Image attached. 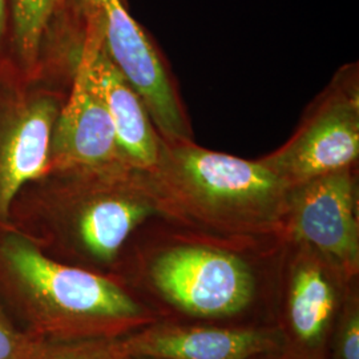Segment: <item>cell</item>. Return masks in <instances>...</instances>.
<instances>
[{
  "mask_svg": "<svg viewBox=\"0 0 359 359\" xmlns=\"http://www.w3.org/2000/svg\"><path fill=\"white\" fill-rule=\"evenodd\" d=\"M128 168L50 169L16 193L6 226L53 259L104 273L152 212L127 188Z\"/></svg>",
  "mask_w": 359,
  "mask_h": 359,
  "instance_id": "6da1fadb",
  "label": "cell"
},
{
  "mask_svg": "<svg viewBox=\"0 0 359 359\" xmlns=\"http://www.w3.org/2000/svg\"><path fill=\"white\" fill-rule=\"evenodd\" d=\"M0 299L43 342L115 338L142 316L114 277L53 259L8 226L0 228Z\"/></svg>",
  "mask_w": 359,
  "mask_h": 359,
  "instance_id": "7a4b0ae2",
  "label": "cell"
},
{
  "mask_svg": "<svg viewBox=\"0 0 359 359\" xmlns=\"http://www.w3.org/2000/svg\"><path fill=\"white\" fill-rule=\"evenodd\" d=\"M68 90L0 62V228L16 193L50 170L52 132Z\"/></svg>",
  "mask_w": 359,
  "mask_h": 359,
  "instance_id": "3957f363",
  "label": "cell"
},
{
  "mask_svg": "<svg viewBox=\"0 0 359 359\" xmlns=\"http://www.w3.org/2000/svg\"><path fill=\"white\" fill-rule=\"evenodd\" d=\"M99 28L104 50L169 140L188 139L179 100L152 43L124 0H67Z\"/></svg>",
  "mask_w": 359,
  "mask_h": 359,
  "instance_id": "277c9868",
  "label": "cell"
},
{
  "mask_svg": "<svg viewBox=\"0 0 359 359\" xmlns=\"http://www.w3.org/2000/svg\"><path fill=\"white\" fill-rule=\"evenodd\" d=\"M152 278L168 301L205 318L236 314L255 294L252 273L243 259L204 246L168 250L156 259Z\"/></svg>",
  "mask_w": 359,
  "mask_h": 359,
  "instance_id": "5b68a950",
  "label": "cell"
},
{
  "mask_svg": "<svg viewBox=\"0 0 359 359\" xmlns=\"http://www.w3.org/2000/svg\"><path fill=\"white\" fill-rule=\"evenodd\" d=\"M128 167L83 47L52 132L50 169Z\"/></svg>",
  "mask_w": 359,
  "mask_h": 359,
  "instance_id": "8992f818",
  "label": "cell"
},
{
  "mask_svg": "<svg viewBox=\"0 0 359 359\" xmlns=\"http://www.w3.org/2000/svg\"><path fill=\"white\" fill-rule=\"evenodd\" d=\"M172 154L181 184L200 201L219 209L266 208L287 187L261 161H246L192 145L179 147Z\"/></svg>",
  "mask_w": 359,
  "mask_h": 359,
  "instance_id": "52a82bcc",
  "label": "cell"
},
{
  "mask_svg": "<svg viewBox=\"0 0 359 359\" xmlns=\"http://www.w3.org/2000/svg\"><path fill=\"white\" fill-rule=\"evenodd\" d=\"M358 154V104L344 100L326 107L293 142L261 163L286 185L305 184L345 169Z\"/></svg>",
  "mask_w": 359,
  "mask_h": 359,
  "instance_id": "ba28073f",
  "label": "cell"
},
{
  "mask_svg": "<svg viewBox=\"0 0 359 359\" xmlns=\"http://www.w3.org/2000/svg\"><path fill=\"white\" fill-rule=\"evenodd\" d=\"M83 25V47L90 71L115 129L116 140L128 167L149 168L158 163L160 145L149 115L137 92L111 62L99 28L77 13Z\"/></svg>",
  "mask_w": 359,
  "mask_h": 359,
  "instance_id": "9c48e42d",
  "label": "cell"
},
{
  "mask_svg": "<svg viewBox=\"0 0 359 359\" xmlns=\"http://www.w3.org/2000/svg\"><path fill=\"white\" fill-rule=\"evenodd\" d=\"M295 231L335 261L350 266L358 264V225L347 168L302 184L295 205Z\"/></svg>",
  "mask_w": 359,
  "mask_h": 359,
  "instance_id": "30bf717a",
  "label": "cell"
},
{
  "mask_svg": "<svg viewBox=\"0 0 359 359\" xmlns=\"http://www.w3.org/2000/svg\"><path fill=\"white\" fill-rule=\"evenodd\" d=\"M127 357L157 359H248L273 346L269 335L253 330L194 329L147 333L121 342Z\"/></svg>",
  "mask_w": 359,
  "mask_h": 359,
  "instance_id": "8fae6325",
  "label": "cell"
},
{
  "mask_svg": "<svg viewBox=\"0 0 359 359\" xmlns=\"http://www.w3.org/2000/svg\"><path fill=\"white\" fill-rule=\"evenodd\" d=\"M60 0H8V26L4 55L16 74L28 80L44 79L47 40Z\"/></svg>",
  "mask_w": 359,
  "mask_h": 359,
  "instance_id": "7c38bea8",
  "label": "cell"
},
{
  "mask_svg": "<svg viewBox=\"0 0 359 359\" xmlns=\"http://www.w3.org/2000/svg\"><path fill=\"white\" fill-rule=\"evenodd\" d=\"M334 310V292L321 270L305 266L295 274L290 320L298 338L313 342L325 332Z\"/></svg>",
  "mask_w": 359,
  "mask_h": 359,
  "instance_id": "4fadbf2b",
  "label": "cell"
},
{
  "mask_svg": "<svg viewBox=\"0 0 359 359\" xmlns=\"http://www.w3.org/2000/svg\"><path fill=\"white\" fill-rule=\"evenodd\" d=\"M121 342L112 338L43 342L31 359H124Z\"/></svg>",
  "mask_w": 359,
  "mask_h": 359,
  "instance_id": "5bb4252c",
  "label": "cell"
},
{
  "mask_svg": "<svg viewBox=\"0 0 359 359\" xmlns=\"http://www.w3.org/2000/svg\"><path fill=\"white\" fill-rule=\"evenodd\" d=\"M41 344L22 329L0 299V359H31Z\"/></svg>",
  "mask_w": 359,
  "mask_h": 359,
  "instance_id": "9a60e30c",
  "label": "cell"
},
{
  "mask_svg": "<svg viewBox=\"0 0 359 359\" xmlns=\"http://www.w3.org/2000/svg\"><path fill=\"white\" fill-rule=\"evenodd\" d=\"M341 351L344 359H359V320L357 314L347 322Z\"/></svg>",
  "mask_w": 359,
  "mask_h": 359,
  "instance_id": "2e32d148",
  "label": "cell"
},
{
  "mask_svg": "<svg viewBox=\"0 0 359 359\" xmlns=\"http://www.w3.org/2000/svg\"><path fill=\"white\" fill-rule=\"evenodd\" d=\"M8 26V0H0V59L4 55Z\"/></svg>",
  "mask_w": 359,
  "mask_h": 359,
  "instance_id": "e0dca14e",
  "label": "cell"
}]
</instances>
